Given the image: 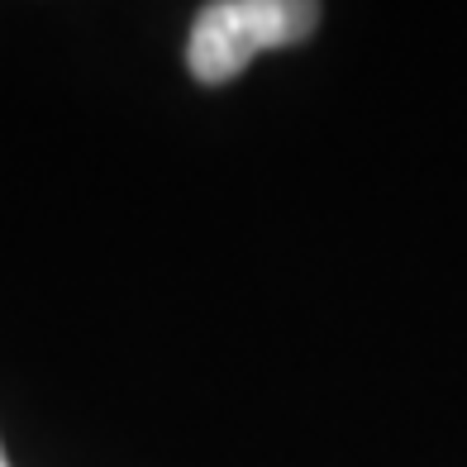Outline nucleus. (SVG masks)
Returning <instances> with one entry per match:
<instances>
[{
	"mask_svg": "<svg viewBox=\"0 0 467 467\" xmlns=\"http://www.w3.org/2000/svg\"><path fill=\"white\" fill-rule=\"evenodd\" d=\"M315 25H320V5L310 0H220V5H205L191 25L186 67L196 81L220 87L239 77L258 53L286 48Z\"/></svg>",
	"mask_w": 467,
	"mask_h": 467,
	"instance_id": "f257e3e1",
	"label": "nucleus"
},
{
	"mask_svg": "<svg viewBox=\"0 0 467 467\" xmlns=\"http://www.w3.org/2000/svg\"><path fill=\"white\" fill-rule=\"evenodd\" d=\"M0 467H10V462H5V453H0Z\"/></svg>",
	"mask_w": 467,
	"mask_h": 467,
	"instance_id": "f03ea898",
	"label": "nucleus"
}]
</instances>
